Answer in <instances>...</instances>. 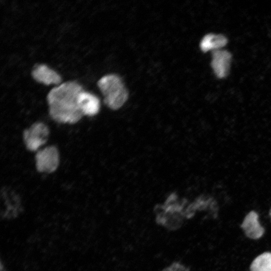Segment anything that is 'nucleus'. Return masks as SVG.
I'll return each mask as SVG.
<instances>
[{"label": "nucleus", "instance_id": "f257e3e1", "mask_svg": "<svg viewBox=\"0 0 271 271\" xmlns=\"http://www.w3.org/2000/svg\"><path fill=\"white\" fill-rule=\"evenodd\" d=\"M82 87L74 81L66 82L52 89L47 95L49 114L60 123H75L83 115L78 105Z\"/></svg>", "mask_w": 271, "mask_h": 271}, {"label": "nucleus", "instance_id": "f03ea898", "mask_svg": "<svg viewBox=\"0 0 271 271\" xmlns=\"http://www.w3.org/2000/svg\"><path fill=\"white\" fill-rule=\"evenodd\" d=\"M187 202L179 201L176 197L170 196L164 204L155 208V221L169 231H175L180 228L185 219L184 209Z\"/></svg>", "mask_w": 271, "mask_h": 271}, {"label": "nucleus", "instance_id": "7ed1b4c3", "mask_svg": "<svg viewBox=\"0 0 271 271\" xmlns=\"http://www.w3.org/2000/svg\"><path fill=\"white\" fill-rule=\"evenodd\" d=\"M97 85L104 96V103L112 109L119 108L128 98L127 90L116 75L104 76L98 81Z\"/></svg>", "mask_w": 271, "mask_h": 271}, {"label": "nucleus", "instance_id": "20e7f679", "mask_svg": "<svg viewBox=\"0 0 271 271\" xmlns=\"http://www.w3.org/2000/svg\"><path fill=\"white\" fill-rule=\"evenodd\" d=\"M49 128L45 124L38 122L32 124L24 132V140L27 149L36 151L47 141Z\"/></svg>", "mask_w": 271, "mask_h": 271}, {"label": "nucleus", "instance_id": "39448f33", "mask_svg": "<svg viewBox=\"0 0 271 271\" xmlns=\"http://www.w3.org/2000/svg\"><path fill=\"white\" fill-rule=\"evenodd\" d=\"M59 163V155L57 149L50 146L39 151L36 155V166L41 172L51 173L55 171Z\"/></svg>", "mask_w": 271, "mask_h": 271}, {"label": "nucleus", "instance_id": "423d86ee", "mask_svg": "<svg viewBox=\"0 0 271 271\" xmlns=\"http://www.w3.org/2000/svg\"><path fill=\"white\" fill-rule=\"evenodd\" d=\"M2 213L5 218H13L21 212L22 204L20 196L15 191L4 187L1 191Z\"/></svg>", "mask_w": 271, "mask_h": 271}, {"label": "nucleus", "instance_id": "0eeeda50", "mask_svg": "<svg viewBox=\"0 0 271 271\" xmlns=\"http://www.w3.org/2000/svg\"><path fill=\"white\" fill-rule=\"evenodd\" d=\"M241 228L248 238L256 240L260 238L264 233L265 229L259 221V215L256 211L251 210L244 217Z\"/></svg>", "mask_w": 271, "mask_h": 271}, {"label": "nucleus", "instance_id": "6e6552de", "mask_svg": "<svg viewBox=\"0 0 271 271\" xmlns=\"http://www.w3.org/2000/svg\"><path fill=\"white\" fill-rule=\"evenodd\" d=\"M231 54L226 50H214L212 53L211 66L219 78L226 77L229 72Z\"/></svg>", "mask_w": 271, "mask_h": 271}, {"label": "nucleus", "instance_id": "1a4fd4ad", "mask_svg": "<svg viewBox=\"0 0 271 271\" xmlns=\"http://www.w3.org/2000/svg\"><path fill=\"white\" fill-rule=\"evenodd\" d=\"M79 107L83 115L93 116L96 114L100 108L98 98L95 95L82 91L78 97Z\"/></svg>", "mask_w": 271, "mask_h": 271}, {"label": "nucleus", "instance_id": "9d476101", "mask_svg": "<svg viewBox=\"0 0 271 271\" xmlns=\"http://www.w3.org/2000/svg\"><path fill=\"white\" fill-rule=\"evenodd\" d=\"M33 78L37 81L46 85L59 84L61 82L60 76L45 65L37 66L32 72Z\"/></svg>", "mask_w": 271, "mask_h": 271}, {"label": "nucleus", "instance_id": "9b49d317", "mask_svg": "<svg viewBox=\"0 0 271 271\" xmlns=\"http://www.w3.org/2000/svg\"><path fill=\"white\" fill-rule=\"evenodd\" d=\"M227 43V39L224 36L209 34L202 39L200 48L201 50L205 52L210 50H217L224 46Z\"/></svg>", "mask_w": 271, "mask_h": 271}, {"label": "nucleus", "instance_id": "f8f14e48", "mask_svg": "<svg viewBox=\"0 0 271 271\" xmlns=\"http://www.w3.org/2000/svg\"><path fill=\"white\" fill-rule=\"evenodd\" d=\"M250 271H271V252H264L251 262Z\"/></svg>", "mask_w": 271, "mask_h": 271}, {"label": "nucleus", "instance_id": "ddd939ff", "mask_svg": "<svg viewBox=\"0 0 271 271\" xmlns=\"http://www.w3.org/2000/svg\"><path fill=\"white\" fill-rule=\"evenodd\" d=\"M162 271H190V268L180 262L175 261L165 267Z\"/></svg>", "mask_w": 271, "mask_h": 271}, {"label": "nucleus", "instance_id": "4468645a", "mask_svg": "<svg viewBox=\"0 0 271 271\" xmlns=\"http://www.w3.org/2000/svg\"><path fill=\"white\" fill-rule=\"evenodd\" d=\"M268 214H269V217H270V219H271V207H270V209H269V213H268Z\"/></svg>", "mask_w": 271, "mask_h": 271}]
</instances>
